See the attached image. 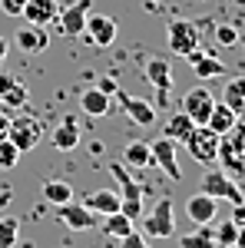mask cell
I'll use <instances>...</instances> for the list:
<instances>
[{"mask_svg":"<svg viewBox=\"0 0 245 248\" xmlns=\"http://www.w3.org/2000/svg\"><path fill=\"white\" fill-rule=\"evenodd\" d=\"M110 175L116 179V186H119V212H126L132 222L136 218H143V186L132 179L126 166L123 162H110Z\"/></svg>","mask_w":245,"mask_h":248,"instance_id":"obj_1","label":"cell"},{"mask_svg":"<svg viewBox=\"0 0 245 248\" xmlns=\"http://www.w3.org/2000/svg\"><path fill=\"white\" fill-rule=\"evenodd\" d=\"M57 215H60V222L66 225V229H73V232H90L96 229V212H90L83 202H63V205H57Z\"/></svg>","mask_w":245,"mask_h":248,"instance_id":"obj_10","label":"cell"},{"mask_svg":"<svg viewBox=\"0 0 245 248\" xmlns=\"http://www.w3.org/2000/svg\"><path fill=\"white\" fill-rule=\"evenodd\" d=\"M146 3H163V0H146Z\"/></svg>","mask_w":245,"mask_h":248,"instance_id":"obj_41","label":"cell"},{"mask_svg":"<svg viewBox=\"0 0 245 248\" xmlns=\"http://www.w3.org/2000/svg\"><path fill=\"white\" fill-rule=\"evenodd\" d=\"M222 103L235 109V116H245V77H235L226 83V93H222Z\"/></svg>","mask_w":245,"mask_h":248,"instance_id":"obj_25","label":"cell"},{"mask_svg":"<svg viewBox=\"0 0 245 248\" xmlns=\"http://www.w3.org/2000/svg\"><path fill=\"white\" fill-rule=\"evenodd\" d=\"M7 202H10V189H3V192H0V209H3Z\"/></svg>","mask_w":245,"mask_h":248,"instance_id":"obj_40","label":"cell"},{"mask_svg":"<svg viewBox=\"0 0 245 248\" xmlns=\"http://www.w3.org/2000/svg\"><path fill=\"white\" fill-rule=\"evenodd\" d=\"M119 248H149V245H146V238H143L139 232L132 229L126 238H119Z\"/></svg>","mask_w":245,"mask_h":248,"instance_id":"obj_33","label":"cell"},{"mask_svg":"<svg viewBox=\"0 0 245 248\" xmlns=\"http://www.w3.org/2000/svg\"><path fill=\"white\" fill-rule=\"evenodd\" d=\"M70 199H73V186L70 182H63V179H47L43 182V202H50L53 209L70 202Z\"/></svg>","mask_w":245,"mask_h":248,"instance_id":"obj_24","label":"cell"},{"mask_svg":"<svg viewBox=\"0 0 245 248\" xmlns=\"http://www.w3.org/2000/svg\"><path fill=\"white\" fill-rule=\"evenodd\" d=\"M212 232H215V245L232 248V245H235V235H239V222L229 218V222H222L219 229H212Z\"/></svg>","mask_w":245,"mask_h":248,"instance_id":"obj_30","label":"cell"},{"mask_svg":"<svg viewBox=\"0 0 245 248\" xmlns=\"http://www.w3.org/2000/svg\"><path fill=\"white\" fill-rule=\"evenodd\" d=\"M192 129H196V123H192V119H189L186 113H176V116L169 119V123L163 126V136H169L172 142H186Z\"/></svg>","mask_w":245,"mask_h":248,"instance_id":"obj_26","label":"cell"},{"mask_svg":"<svg viewBox=\"0 0 245 248\" xmlns=\"http://www.w3.org/2000/svg\"><path fill=\"white\" fill-rule=\"evenodd\" d=\"M172 199H159L156 209L143 218V232L152 238H172Z\"/></svg>","mask_w":245,"mask_h":248,"instance_id":"obj_9","label":"cell"},{"mask_svg":"<svg viewBox=\"0 0 245 248\" xmlns=\"http://www.w3.org/2000/svg\"><path fill=\"white\" fill-rule=\"evenodd\" d=\"M146 79L156 86V93H159V96H169V90H172V70H169L166 60L152 57L149 63H146Z\"/></svg>","mask_w":245,"mask_h":248,"instance_id":"obj_16","label":"cell"},{"mask_svg":"<svg viewBox=\"0 0 245 248\" xmlns=\"http://www.w3.org/2000/svg\"><path fill=\"white\" fill-rule=\"evenodd\" d=\"M90 10H93V3L90 0H76V3H70V7H63L57 14V23L60 27V33L63 37H83V27H86V17H90Z\"/></svg>","mask_w":245,"mask_h":248,"instance_id":"obj_7","label":"cell"},{"mask_svg":"<svg viewBox=\"0 0 245 248\" xmlns=\"http://www.w3.org/2000/svg\"><path fill=\"white\" fill-rule=\"evenodd\" d=\"M235 123H239V116H235V109L226 106V103H215L212 113H209V119H206V126L212 129V133H219V136H226Z\"/></svg>","mask_w":245,"mask_h":248,"instance_id":"obj_20","label":"cell"},{"mask_svg":"<svg viewBox=\"0 0 245 248\" xmlns=\"http://www.w3.org/2000/svg\"><path fill=\"white\" fill-rule=\"evenodd\" d=\"M235 248H245V225H239V235H235Z\"/></svg>","mask_w":245,"mask_h":248,"instance_id":"obj_39","label":"cell"},{"mask_svg":"<svg viewBox=\"0 0 245 248\" xmlns=\"http://www.w3.org/2000/svg\"><path fill=\"white\" fill-rule=\"evenodd\" d=\"M20 238V222L17 218H0V248H14Z\"/></svg>","mask_w":245,"mask_h":248,"instance_id":"obj_29","label":"cell"},{"mask_svg":"<svg viewBox=\"0 0 245 248\" xmlns=\"http://www.w3.org/2000/svg\"><path fill=\"white\" fill-rule=\"evenodd\" d=\"M50 139H53V149H60V153L76 149V146H80V126H76L73 116H66L57 129H53V136H50Z\"/></svg>","mask_w":245,"mask_h":248,"instance_id":"obj_18","label":"cell"},{"mask_svg":"<svg viewBox=\"0 0 245 248\" xmlns=\"http://www.w3.org/2000/svg\"><path fill=\"white\" fill-rule=\"evenodd\" d=\"M57 14H60L57 0H27L20 10V17H27V23H33V27H50L57 20Z\"/></svg>","mask_w":245,"mask_h":248,"instance_id":"obj_14","label":"cell"},{"mask_svg":"<svg viewBox=\"0 0 245 248\" xmlns=\"http://www.w3.org/2000/svg\"><path fill=\"white\" fill-rule=\"evenodd\" d=\"M80 106H83L86 116H96V119H99V116L110 113V96L103 93L99 86H93V90H86V93L80 96Z\"/></svg>","mask_w":245,"mask_h":248,"instance_id":"obj_21","label":"cell"},{"mask_svg":"<svg viewBox=\"0 0 245 248\" xmlns=\"http://www.w3.org/2000/svg\"><path fill=\"white\" fill-rule=\"evenodd\" d=\"M212 106H215V96L209 93V86H192V90L182 96V113H186L196 126H202L209 119Z\"/></svg>","mask_w":245,"mask_h":248,"instance_id":"obj_8","label":"cell"},{"mask_svg":"<svg viewBox=\"0 0 245 248\" xmlns=\"http://www.w3.org/2000/svg\"><path fill=\"white\" fill-rule=\"evenodd\" d=\"M189 63H192V70H196V77L199 79H215L226 73V63L215 57H209V53H202V50H196V53H189Z\"/></svg>","mask_w":245,"mask_h":248,"instance_id":"obj_17","label":"cell"},{"mask_svg":"<svg viewBox=\"0 0 245 248\" xmlns=\"http://www.w3.org/2000/svg\"><path fill=\"white\" fill-rule=\"evenodd\" d=\"M23 53H43L47 46H50V37H47V27H33V23H27V27H20L17 37H14Z\"/></svg>","mask_w":245,"mask_h":248,"instance_id":"obj_15","label":"cell"},{"mask_svg":"<svg viewBox=\"0 0 245 248\" xmlns=\"http://www.w3.org/2000/svg\"><path fill=\"white\" fill-rule=\"evenodd\" d=\"M23 3H27V0H0V7H3V14H7V17H20Z\"/></svg>","mask_w":245,"mask_h":248,"instance_id":"obj_34","label":"cell"},{"mask_svg":"<svg viewBox=\"0 0 245 248\" xmlns=\"http://www.w3.org/2000/svg\"><path fill=\"white\" fill-rule=\"evenodd\" d=\"M132 229H136V225H132V218L126 212H110V215H103V232H106L110 238H116V242L126 238Z\"/></svg>","mask_w":245,"mask_h":248,"instance_id":"obj_23","label":"cell"},{"mask_svg":"<svg viewBox=\"0 0 245 248\" xmlns=\"http://www.w3.org/2000/svg\"><path fill=\"white\" fill-rule=\"evenodd\" d=\"M149 162H152L149 142H126V149H123V166L126 169H146Z\"/></svg>","mask_w":245,"mask_h":248,"instance_id":"obj_22","label":"cell"},{"mask_svg":"<svg viewBox=\"0 0 245 248\" xmlns=\"http://www.w3.org/2000/svg\"><path fill=\"white\" fill-rule=\"evenodd\" d=\"M219 139H222V136L212 133L206 123H202V126H196V129L189 133V139L182 142V146H186L189 153H192V159H196V162H202V166H212V162L219 159Z\"/></svg>","mask_w":245,"mask_h":248,"instance_id":"obj_2","label":"cell"},{"mask_svg":"<svg viewBox=\"0 0 245 248\" xmlns=\"http://www.w3.org/2000/svg\"><path fill=\"white\" fill-rule=\"evenodd\" d=\"M7 50H10V40L0 37V66H3V60H7Z\"/></svg>","mask_w":245,"mask_h":248,"instance_id":"obj_38","label":"cell"},{"mask_svg":"<svg viewBox=\"0 0 245 248\" xmlns=\"http://www.w3.org/2000/svg\"><path fill=\"white\" fill-rule=\"evenodd\" d=\"M10 86H14V77H10V73H0V99H3V93H7Z\"/></svg>","mask_w":245,"mask_h":248,"instance_id":"obj_36","label":"cell"},{"mask_svg":"<svg viewBox=\"0 0 245 248\" xmlns=\"http://www.w3.org/2000/svg\"><path fill=\"white\" fill-rule=\"evenodd\" d=\"M7 139L17 146L20 153H30V149H37V142L43 139V123H40L37 116H17V119H10V133Z\"/></svg>","mask_w":245,"mask_h":248,"instance_id":"obj_4","label":"cell"},{"mask_svg":"<svg viewBox=\"0 0 245 248\" xmlns=\"http://www.w3.org/2000/svg\"><path fill=\"white\" fill-rule=\"evenodd\" d=\"M215 43H219V46H226V50L239 46V30H235V27H229V23H219V27H215Z\"/></svg>","mask_w":245,"mask_h":248,"instance_id":"obj_32","label":"cell"},{"mask_svg":"<svg viewBox=\"0 0 245 248\" xmlns=\"http://www.w3.org/2000/svg\"><path fill=\"white\" fill-rule=\"evenodd\" d=\"M99 90H103L106 96H113L116 90H119V83H116V77H113V73H106V77H99Z\"/></svg>","mask_w":245,"mask_h":248,"instance_id":"obj_35","label":"cell"},{"mask_svg":"<svg viewBox=\"0 0 245 248\" xmlns=\"http://www.w3.org/2000/svg\"><path fill=\"white\" fill-rule=\"evenodd\" d=\"M215 212H219V199H212L206 192H196V195L186 199V215H189V222H196V225H212Z\"/></svg>","mask_w":245,"mask_h":248,"instance_id":"obj_12","label":"cell"},{"mask_svg":"<svg viewBox=\"0 0 245 248\" xmlns=\"http://www.w3.org/2000/svg\"><path fill=\"white\" fill-rule=\"evenodd\" d=\"M199 192H206V195H212V199H226V202H232V205L245 202V199H242V189L232 182V175H229V172H219V169H212V172H206V175H202Z\"/></svg>","mask_w":245,"mask_h":248,"instance_id":"obj_5","label":"cell"},{"mask_svg":"<svg viewBox=\"0 0 245 248\" xmlns=\"http://www.w3.org/2000/svg\"><path fill=\"white\" fill-rule=\"evenodd\" d=\"M166 37H169V50L179 53V57H189V53L202 50V33H199V27L189 23V20H172Z\"/></svg>","mask_w":245,"mask_h":248,"instance_id":"obj_3","label":"cell"},{"mask_svg":"<svg viewBox=\"0 0 245 248\" xmlns=\"http://www.w3.org/2000/svg\"><path fill=\"white\" fill-rule=\"evenodd\" d=\"M0 106H3V109H23V106H27V86H23L20 79H14V86L0 99Z\"/></svg>","mask_w":245,"mask_h":248,"instance_id":"obj_28","label":"cell"},{"mask_svg":"<svg viewBox=\"0 0 245 248\" xmlns=\"http://www.w3.org/2000/svg\"><path fill=\"white\" fill-rule=\"evenodd\" d=\"M83 205L96 215H110V212H119V192L113 189H96L83 199Z\"/></svg>","mask_w":245,"mask_h":248,"instance_id":"obj_19","label":"cell"},{"mask_svg":"<svg viewBox=\"0 0 245 248\" xmlns=\"http://www.w3.org/2000/svg\"><path fill=\"white\" fill-rule=\"evenodd\" d=\"M149 153H152V162L166 172L172 182L182 179V169H179V142H172L169 136H159L156 142H149Z\"/></svg>","mask_w":245,"mask_h":248,"instance_id":"obj_6","label":"cell"},{"mask_svg":"<svg viewBox=\"0 0 245 248\" xmlns=\"http://www.w3.org/2000/svg\"><path fill=\"white\" fill-rule=\"evenodd\" d=\"M7 133H10V116L0 113V139H7Z\"/></svg>","mask_w":245,"mask_h":248,"instance_id":"obj_37","label":"cell"},{"mask_svg":"<svg viewBox=\"0 0 245 248\" xmlns=\"http://www.w3.org/2000/svg\"><path fill=\"white\" fill-rule=\"evenodd\" d=\"M116 99H119V106H123V113L130 116L136 126H152L156 123V106L152 103H143V99H136V96L123 93V90H116Z\"/></svg>","mask_w":245,"mask_h":248,"instance_id":"obj_13","label":"cell"},{"mask_svg":"<svg viewBox=\"0 0 245 248\" xmlns=\"http://www.w3.org/2000/svg\"><path fill=\"white\" fill-rule=\"evenodd\" d=\"M83 37L90 40L93 46H110L116 40V20L106 17V14H93L86 17V27H83Z\"/></svg>","mask_w":245,"mask_h":248,"instance_id":"obj_11","label":"cell"},{"mask_svg":"<svg viewBox=\"0 0 245 248\" xmlns=\"http://www.w3.org/2000/svg\"><path fill=\"white\" fill-rule=\"evenodd\" d=\"M179 248H215V232L209 225H199V232L179 238Z\"/></svg>","mask_w":245,"mask_h":248,"instance_id":"obj_27","label":"cell"},{"mask_svg":"<svg viewBox=\"0 0 245 248\" xmlns=\"http://www.w3.org/2000/svg\"><path fill=\"white\" fill-rule=\"evenodd\" d=\"M17 159H20V149L10 142V139H0V172L14 169V166H17Z\"/></svg>","mask_w":245,"mask_h":248,"instance_id":"obj_31","label":"cell"}]
</instances>
